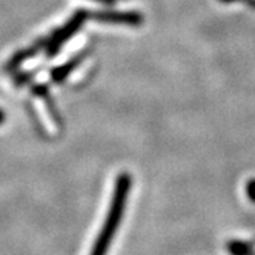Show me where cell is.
Returning a JSON list of instances; mask_svg holds the SVG:
<instances>
[{
  "label": "cell",
  "mask_w": 255,
  "mask_h": 255,
  "mask_svg": "<svg viewBox=\"0 0 255 255\" xmlns=\"http://www.w3.org/2000/svg\"><path fill=\"white\" fill-rule=\"evenodd\" d=\"M132 187V177L129 173H121L117 177L114 193L111 197L110 209L107 211L105 221L101 227L98 236L94 241L90 255H107L114 237L118 231L124 213L127 210V203Z\"/></svg>",
  "instance_id": "1"
},
{
  "label": "cell",
  "mask_w": 255,
  "mask_h": 255,
  "mask_svg": "<svg viewBox=\"0 0 255 255\" xmlns=\"http://www.w3.org/2000/svg\"><path fill=\"white\" fill-rule=\"evenodd\" d=\"M87 18H88V13L85 10H78L73 17L70 18V21H67L61 28L55 30L50 38L44 40V50L47 55L53 57L57 54L64 46V43L73 38L74 34L84 26Z\"/></svg>",
  "instance_id": "2"
},
{
  "label": "cell",
  "mask_w": 255,
  "mask_h": 255,
  "mask_svg": "<svg viewBox=\"0 0 255 255\" xmlns=\"http://www.w3.org/2000/svg\"><path fill=\"white\" fill-rule=\"evenodd\" d=\"M91 17L100 23L105 24H118V26H129L139 27L143 24V14L135 10L129 11H94Z\"/></svg>",
  "instance_id": "3"
},
{
  "label": "cell",
  "mask_w": 255,
  "mask_h": 255,
  "mask_svg": "<svg viewBox=\"0 0 255 255\" xmlns=\"http://www.w3.org/2000/svg\"><path fill=\"white\" fill-rule=\"evenodd\" d=\"M41 48H44V40L43 41H40V43H37L34 46L28 47V48H24V50H20L18 53L13 55L11 58H10V61L7 63V70H14V68H17L20 67L21 64L24 63V61H27L28 58H31V57H34V55L41 50Z\"/></svg>",
  "instance_id": "4"
},
{
  "label": "cell",
  "mask_w": 255,
  "mask_h": 255,
  "mask_svg": "<svg viewBox=\"0 0 255 255\" xmlns=\"http://www.w3.org/2000/svg\"><path fill=\"white\" fill-rule=\"evenodd\" d=\"M82 57H84V55L75 57L73 60H70L68 63L63 64V65H60V67H55L54 70L51 71V80L54 82H57V84H61V82L65 81V78L78 67V64H81Z\"/></svg>",
  "instance_id": "5"
},
{
  "label": "cell",
  "mask_w": 255,
  "mask_h": 255,
  "mask_svg": "<svg viewBox=\"0 0 255 255\" xmlns=\"http://www.w3.org/2000/svg\"><path fill=\"white\" fill-rule=\"evenodd\" d=\"M246 193L247 196H248V199L255 203V179H251V180L247 182Z\"/></svg>",
  "instance_id": "6"
},
{
  "label": "cell",
  "mask_w": 255,
  "mask_h": 255,
  "mask_svg": "<svg viewBox=\"0 0 255 255\" xmlns=\"http://www.w3.org/2000/svg\"><path fill=\"white\" fill-rule=\"evenodd\" d=\"M47 91H48V87H47V85H37L36 88L33 90V92H34L36 95H41V97L47 95Z\"/></svg>",
  "instance_id": "7"
},
{
  "label": "cell",
  "mask_w": 255,
  "mask_h": 255,
  "mask_svg": "<svg viewBox=\"0 0 255 255\" xmlns=\"http://www.w3.org/2000/svg\"><path fill=\"white\" fill-rule=\"evenodd\" d=\"M28 78H30V74H24V75H18L17 78H16V81H14V84H16L17 87H20V85H23V84H26V82H28Z\"/></svg>",
  "instance_id": "8"
},
{
  "label": "cell",
  "mask_w": 255,
  "mask_h": 255,
  "mask_svg": "<svg viewBox=\"0 0 255 255\" xmlns=\"http://www.w3.org/2000/svg\"><path fill=\"white\" fill-rule=\"evenodd\" d=\"M95 1H100V3H102V4H108V6L117 3V0H95Z\"/></svg>",
  "instance_id": "9"
},
{
  "label": "cell",
  "mask_w": 255,
  "mask_h": 255,
  "mask_svg": "<svg viewBox=\"0 0 255 255\" xmlns=\"http://www.w3.org/2000/svg\"><path fill=\"white\" fill-rule=\"evenodd\" d=\"M4 121H6V114H4V111L0 110V125H1Z\"/></svg>",
  "instance_id": "10"
},
{
  "label": "cell",
  "mask_w": 255,
  "mask_h": 255,
  "mask_svg": "<svg viewBox=\"0 0 255 255\" xmlns=\"http://www.w3.org/2000/svg\"><path fill=\"white\" fill-rule=\"evenodd\" d=\"M220 1H223V3H230V1H234V0H220Z\"/></svg>",
  "instance_id": "11"
}]
</instances>
